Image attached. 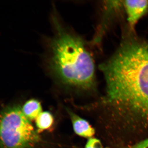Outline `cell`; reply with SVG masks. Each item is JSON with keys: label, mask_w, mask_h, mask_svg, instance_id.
<instances>
[{"label": "cell", "mask_w": 148, "mask_h": 148, "mask_svg": "<svg viewBox=\"0 0 148 148\" xmlns=\"http://www.w3.org/2000/svg\"><path fill=\"white\" fill-rule=\"evenodd\" d=\"M99 68L106 83L102 103L108 130L127 139L148 136V41L125 38Z\"/></svg>", "instance_id": "6da1fadb"}, {"label": "cell", "mask_w": 148, "mask_h": 148, "mask_svg": "<svg viewBox=\"0 0 148 148\" xmlns=\"http://www.w3.org/2000/svg\"><path fill=\"white\" fill-rule=\"evenodd\" d=\"M55 34L51 40L48 66L62 84L85 91L95 89V68L92 56L83 40L67 30L52 16Z\"/></svg>", "instance_id": "7a4b0ae2"}, {"label": "cell", "mask_w": 148, "mask_h": 148, "mask_svg": "<svg viewBox=\"0 0 148 148\" xmlns=\"http://www.w3.org/2000/svg\"><path fill=\"white\" fill-rule=\"evenodd\" d=\"M19 106L0 111V148H35L40 138Z\"/></svg>", "instance_id": "3957f363"}, {"label": "cell", "mask_w": 148, "mask_h": 148, "mask_svg": "<svg viewBox=\"0 0 148 148\" xmlns=\"http://www.w3.org/2000/svg\"><path fill=\"white\" fill-rule=\"evenodd\" d=\"M123 6L130 27L134 30L139 19L148 12V1H123Z\"/></svg>", "instance_id": "277c9868"}, {"label": "cell", "mask_w": 148, "mask_h": 148, "mask_svg": "<svg viewBox=\"0 0 148 148\" xmlns=\"http://www.w3.org/2000/svg\"><path fill=\"white\" fill-rule=\"evenodd\" d=\"M73 124V128L75 133L83 138H92L95 133V130L87 121L70 110H67Z\"/></svg>", "instance_id": "5b68a950"}, {"label": "cell", "mask_w": 148, "mask_h": 148, "mask_svg": "<svg viewBox=\"0 0 148 148\" xmlns=\"http://www.w3.org/2000/svg\"><path fill=\"white\" fill-rule=\"evenodd\" d=\"M22 112L30 121L36 119L42 111L41 105L39 101L35 99L27 101L21 108Z\"/></svg>", "instance_id": "8992f818"}, {"label": "cell", "mask_w": 148, "mask_h": 148, "mask_svg": "<svg viewBox=\"0 0 148 148\" xmlns=\"http://www.w3.org/2000/svg\"><path fill=\"white\" fill-rule=\"evenodd\" d=\"M54 119L52 114L49 112H42L36 119L38 133L49 129L53 125Z\"/></svg>", "instance_id": "52a82bcc"}, {"label": "cell", "mask_w": 148, "mask_h": 148, "mask_svg": "<svg viewBox=\"0 0 148 148\" xmlns=\"http://www.w3.org/2000/svg\"><path fill=\"white\" fill-rule=\"evenodd\" d=\"M85 148H106L103 147L101 141L96 138H90L88 140Z\"/></svg>", "instance_id": "ba28073f"}, {"label": "cell", "mask_w": 148, "mask_h": 148, "mask_svg": "<svg viewBox=\"0 0 148 148\" xmlns=\"http://www.w3.org/2000/svg\"><path fill=\"white\" fill-rule=\"evenodd\" d=\"M128 148H148V137L135 143Z\"/></svg>", "instance_id": "9c48e42d"}]
</instances>
